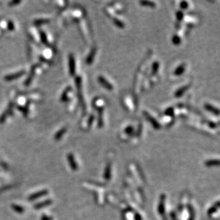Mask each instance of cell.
Wrapping results in <instances>:
<instances>
[{
  "label": "cell",
  "instance_id": "obj_20",
  "mask_svg": "<svg viewBox=\"0 0 220 220\" xmlns=\"http://www.w3.org/2000/svg\"><path fill=\"white\" fill-rule=\"evenodd\" d=\"M49 21V19H36L34 23L36 25H40V24H46L47 22Z\"/></svg>",
  "mask_w": 220,
  "mask_h": 220
},
{
  "label": "cell",
  "instance_id": "obj_4",
  "mask_svg": "<svg viewBox=\"0 0 220 220\" xmlns=\"http://www.w3.org/2000/svg\"><path fill=\"white\" fill-rule=\"evenodd\" d=\"M13 105H14V103H12V102L10 103V104H9V106L7 107L6 110H5V111L2 114H1V116H0V123H3L5 121V120H6L7 116L10 115V113L12 110V108H13Z\"/></svg>",
  "mask_w": 220,
  "mask_h": 220
},
{
  "label": "cell",
  "instance_id": "obj_28",
  "mask_svg": "<svg viewBox=\"0 0 220 220\" xmlns=\"http://www.w3.org/2000/svg\"><path fill=\"white\" fill-rule=\"evenodd\" d=\"M14 24L12 23V21H9V22H8V29H9L12 31V30L14 29Z\"/></svg>",
  "mask_w": 220,
  "mask_h": 220
},
{
  "label": "cell",
  "instance_id": "obj_11",
  "mask_svg": "<svg viewBox=\"0 0 220 220\" xmlns=\"http://www.w3.org/2000/svg\"><path fill=\"white\" fill-rule=\"evenodd\" d=\"M96 48L93 49L91 50V52L90 54H89V55L88 56V57H87V59H86L87 64H91V63L93 62V59H94V56H95L96 55Z\"/></svg>",
  "mask_w": 220,
  "mask_h": 220
},
{
  "label": "cell",
  "instance_id": "obj_23",
  "mask_svg": "<svg viewBox=\"0 0 220 220\" xmlns=\"http://www.w3.org/2000/svg\"><path fill=\"white\" fill-rule=\"evenodd\" d=\"M158 69H159V63L155 62L152 65V74L157 73L158 71Z\"/></svg>",
  "mask_w": 220,
  "mask_h": 220
},
{
  "label": "cell",
  "instance_id": "obj_12",
  "mask_svg": "<svg viewBox=\"0 0 220 220\" xmlns=\"http://www.w3.org/2000/svg\"><path fill=\"white\" fill-rule=\"evenodd\" d=\"M219 165V160H209L205 162V165L207 167H212V166H218Z\"/></svg>",
  "mask_w": 220,
  "mask_h": 220
},
{
  "label": "cell",
  "instance_id": "obj_8",
  "mask_svg": "<svg viewBox=\"0 0 220 220\" xmlns=\"http://www.w3.org/2000/svg\"><path fill=\"white\" fill-rule=\"evenodd\" d=\"M165 196L162 195L159 207H158V211H159V213L160 214H164L165 213Z\"/></svg>",
  "mask_w": 220,
  "mask_h": 220
},
{
  "label": "cell",
  "instance_id": "obj_18",
  "mask_svg": "<svg viewBox=\"0 0 220 220\" xmlns=\"http://www.w3.org/2000/svg\"><path fill=\"white\" fill-rule=\"evenodd\" d=\"M172 43H174V44L178 45V44H180V42H181V39H180V36H178L177 35H174L173 37H172Z\"/></svg>",
  "mask_w": 220,
  "mask_h": 220
},
{
  "label": "cell",
  "instance_id": "obj_1",
  "mask_svg": "<svg viewBox=\"0 0 220 220\" xmlns=\"http://www.w3.org/2000/svg\"><path fill=\"white\" fill-rule=\"evenodd\" d=\"M143 115H144L145 117L147 119H148V121L150 122V123H151L152 125L153 126V128L155 129H160V127H161L160 124V123H158V122L156 121V120L152 116H150L148 112L144 111V112H143Z\"/></svg>",
  "mask_w": 220,
  "mask_h": 220
},
{
  "label": "cell",
  "instance_id": "obj_3",
  "mask_svg": "<svg viewBox=\"0 0 220 220\" xmlns=\"http://www.w3.org/2000/svg\"><path fill=\"white\" fill-rule=\"evenodd\" d=\"M98 81H99L104 88L108 89V90H112V89L113 88V86L111 83L109 82L108 81H107V79H105L103 76H99V77H98Z\"/></svg>",
  "mask_w": 220,
  "mask_h": 220
},
{
  "label": "cell",
  "instance_id": "obj_19",
  "mask_svg": "<svg viewBox=\"0 0 220 220\" xmlns=\"http://www.w3.org/2000/svg\"><path fill=\"white\" fill-rule=\"evenodd\" d=\"M134 132V128L131 125H129V126L126 127L124 130V132L125 134H128V135H130L132 132Z\"/></svg>",
  "mask_w": 220,
  "mask_h": 220
},
{
  "label": "cell",
  "instance_id": "obj_5",
  "mask_svg": "<svg viewBox=\"0 0 220 220\" xmlns=\"http://www.w3.org/2000/svg\"><path fill=\"white\" fill-rule=\"evenodd\" d=\"M24 74H25V71H21L15 73V74H11V75H8V76H5L4 79H5V81H13V80L14 79H18V78L22 76Z\"/></svg>",
  "mask_w": 220,
  "mask_h": 220
},
{
  "label": "cell",
  "instance_id": "obj_29",
  "mask_svg": "<svg viewBox=\"0 0 220 220\" xmlns=\"http://www.w3.org/2000/svg\"><path fill=\"white\" fill-rule=\"evenodd\" d=\"M89 121H88V126H91V124L93 123V120H94V117L93 116H91L90 118H89Z\"/></svg>",
  "mask_w": 220,
  "mask_h": 220
},
{
  "label": "cell",
  "instance_id": "obj_6",
  "mask_svg": "<svg viewBox=\"0 0 220 220\" xmlns=\"http://www.w3.org/2000/svg\"><path fill=\"white\" fill-rule=\"evenodd\" d=\"M205 108L206 109L207 111L212 113H213L214 115L219 116V109H218L217 108H216V107H214V105L209 104V103H207V104L205 105Z\"/></svg>",
  "mask_w": 220,
  "mask_h": 220
},
{
  "label": "cell",
  "instance_id": "obj_13",
  "mask_svg": "<svg viewBox=\"0 0 220 220\" xmlns=\"http://www.w3.org/2000/svg\"><path fill=\"white\" fill-rule=\"evenodd\" d=\"M71 91V88L70 87H68V88H66V89H65L64 91L63 92V93L61 94V101L62 102H65L67 100H68V92L70 91Z\"/></svg>",
  "mask_w": 220,
  "mask_h": 220
},
{
  "label": "cell",
  "instance_id": "obj_15",
  "mask_svg": "<svg viewBox=\"0 0 220 220\" xmlns=\"http://www.w3.org/2000/svg\"><path fill=\"white\" fill-rule=\"evenodd\" d=\"M140 3L143 6L145 7H155L156 4L154 1H140Z\"/></svg>",
  "mask_w": 220,
  "mask_h": 220
},
{
  "label": "cell",
  "instance_id": "obj_16",
  "mask_svg": "<svg viewBox=\"0 0 220 220\" xmlns=\"http://www.w3.org/2000/svg\"><path fill=\"white\" fill-rule=\"evenodd\" d=\"M110 173H111V171H110V165H108V166L105 168V173H104V177L105 180H108L110 179Z\"/></svg>",
  "mask_w": 220,
  "mask_h": 220
},
{
  "label": "cell",
  "instance_id": "obj_24",
  "mask_svg": "<svg viewBox=\"0 0 220 220\" xmlns=\"http://www.w3.org/2000/svg\"><path fill=\"white\" fill-rule=\"evenodd\" d=\"M176 16H177V19L178 21H181L183 19V13L181 12V11H178V12L176 13Z\"/></svg>",
  "mask_w": 220,
  "mask_h": 220
},
{
  "label": "cell",
  "instance_id": "obj_2",
  "mask_svg": "<svg viewBox=\"0 0 220 220\" xmlns=\"http://www.w3.org/2000/svg\"><path fill=\"white\" fill-rule=\"evenodd\" d=\"M68 66H69V72L71 76H74L76 72V61L74 56L73 54H71L68 58Z\"/></svg>",
  "mask_w": 220,
  "mask_h": 220
},
{
  "label": "cell",
  "instance_id": "obj_21",
  "mask_svg": "<svg viewBox=\"0 0 220 220\" xmlns=\"http://www.w3.org/2000/svg\"><path fill=\"white\" fill-rule=\"evenodd\" d=\"M219 202H217V205H216V206H213L212 207H211L210 210H209L208 214H212V213H214V212H216V210H217V208H219Z\"/></svg>",
  "mask_w": 220,
  "mask_h": 220
},
{
  "label": "cell",
  "instance_id": "obj_27",
  "mask_svg": "<svg viewBox=\"0 0 220 220\" xmlns=\"http://www.w3.org/2000/svg\"><path fill=\"white\" fill-rule=\"evenodd\" d=\"M165 114L168 116H172L173 115V109L168 108V110H166V111H165Z\"/></svg>",
  "mask_w": 220,
  "mask_h": 220
},
{
  "label": "cell",
  "instance_id": "obj_26",
  "mask_svg": "<svg viewBox=\"0 0 220 220\" xmlns=\"http://www.w3.org/2000/svg\"><path fill=\"white\" fill-rule=\"evenodd\" d=\"M180 7L182 9H183V10H185V9H187V7H188V2L186 1H181L180 3Z\"/></svg>",
  "mask_w": 220,
  "mask_h": 220
},
{
  "label": "cell",
  "instance_id": "obj_22",
  "mask_svg": "<svg viewBox=\"0 0 220 220\" xmlns=\"http://www.w3.org/2000/svg\"><path fill=\"white\" fill-rule=\"evenodd\" d=\"M114 24H115L117 26L120 27V28H123V27H124V24L122 22L121 20H119V19H114Z\"/></svg>",
  "mask_w": 220,
  "mask_h": 220
},
{
  "label": "cell",
  "instance_id": "obj_25",
  "mask_svg": "<svg viewBox=\"0 0 220 220\" xmlns=\"http://www.w3.org/2000/svg\"><path fill=\"white\" fill-rule=\"evenodd\" d=\"M41 41H42L43 43L47 44L46 36V34H45L44 32H41Z\"/></svg>",
  "mask_w": 220,
  "mask_h": 220
},
{
  "label": "cell",
  "instance_id": "obj_9",
  "mask_svg": "<svg viewBox=\"0 0 220 220\" xmlns=\"http://www.w3.org/2000/svg\"><path fill=\"white\" fill-rule=\"evenodd\" d=\"M189 87H190V85H185V86H182V87H181V88H180L177 91L175 92V93H174V96H175L176 97H177V98L180 97V96H182L183 95V94L185 93V92L186 91L187 89L189 88Z\"/></svg>",
  "mask_w": 220,
  "mask_h": 220
},
{
  "label": "cell",
  "instance_id": "obj_17",
  "mask_svg": "<svg viewBox=\"0 0 220 220\" xmlns=\"http://www.w3.org/2000/svg\"><path fill=\"white\" fill-rule=\"evenodd\" d=\"M35 69H36L35 67L34 66L33 68H32V72H31L29 76L28 79H27V80L26 81V83H25V84H26V85H28L31 82H32V79H33V77H34V73H35Z\"/></svg>",
  "mask_w": 220,
  "mask_h": 220
},
{
  "label": "cell",
  "instance_id": "obj_30",
  "mask_svg": "<svg viewBox=\"0 0 220 220\" xmlns=\"http://www.w3.org/2000/svg\"><path fill=\"white\" fill-rule=\"evenodd\" d=\"M20 3L19 1H12V2L10 3V4L11 5V6H12V4H19Z\"/></svg>",
  "mask_w": 220,
  "mask_h": 220
},
{
  "label": "cell",
  "instance_id": "obj_7",
  "mask_svg": "<svg viewBox=\"0 0 220 220\" xmlns=\"http://www.w3.org/2000/svg\"><path fill=\"white\" fill-rule=\"evenodd\" d=\"M68 163H69V165H70L71 168L73 170H77L78 166H77V164H76V163L75 159H74V155H71V154H69L68 155Z\"/></svg>",
  "mask_w": 220,
  "mask_h": 220
},
{
  "label": "cell",
  "instance_id": "obj_10",
  "mask_svg": "<svg viewBox=\"0 0 220 220\" xmlns=\"http://www.w3.org/2000/svg\"><path fill=\"white\" fill-rule=\"evenodd\" d=\"M185 71V65L181 64L177 67V68L174 70V74L175 76H181Z\"/></svg>",
  "mask_w": 220,
  "mask_h": 220
},
{
  "label": "cell",
  "instance_id": "obj_14",
  "mask_svg": "<svg viewBox=\"0 0 220 220\" xmlns=\"http://www.w3.org/2000/svg\"><path fill=\"white\" fill-rule=\"evenodd\" d=\"M66 132V128H63L62 129H61V130H59V131L56 132L55 136H54V138H55L56 140L61 139L63 134H64Z\"/></svg>",
  "mask_w": 220,
  "mask_h": 220
}]
</instances>
